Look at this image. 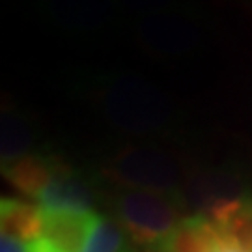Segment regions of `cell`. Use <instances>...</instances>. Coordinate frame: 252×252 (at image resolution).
<instances>
[{"label": "cell", "mask_w": 252, "mask_h": 252, "mask_svg": "<svg viewBox=\"0 0 252 252\" xmlns=\"http://www.w3.org/2000/svg\"><path fill=\"white\" fill-rule=\"evenodd\" d=\"M118 224L144 252H157L185 217L181 198L164 189L120 190L112 206Z\"/></svg>", "instance_id": "obj_1"}, {"label": "cell", "mask_w": 252, "mask_h": 252, "mask_svg": "<svg viewBox=\"0 0 252 252\" xmlns=\"http://www.w3.org/2000/svg\"><path fill=\"white\" fill-rule=\"evenodd\" d=\"M135 36L136 41L152 53L159 56H176L187 53L198 43L200 28L192 19L178 9H161L138 19Z\"/></svg>", "instance_id": "obj_2"}, {"label": "cell", "mask_w": 252, "mask_h": 252, "mask_svg": "<svg viewBox=\"0 0 252 252\" xmlns=\"http://www.w3.org/2000/svg\"><path fill=\"white\" fill-rule=\"evenodd\" d=\"M43 228L36 239L39 252H82L99 213L94 209H41Z\"/></svg>", "instance_id": "obj_3"}, {"label": "cell", "mask_w": 252, "mask_h": 252, "mask_svg": "<svg viewBox=\"0 0 252 252\" xmlns=\"http://www.w3.org/2000/svg\"><path fill=\"white\" fill-rule=\"evenodd\" d=\"M63 166L53 159H45L39 155H21L11 161H4V176L6 180L23 194L37 200L43 190L53 183Z\"/></svg>", "instance_id": "obj_4"}, {"label": "cell", "mask_w": 252, "mask_h": 252, "mask_svg": "<svg viewBox=\"0 0 252 252\" xmlns=\"http://www.w3.org/2000/svg\"><path fill=\"white\" fill-rule=\"evenodd\" d=\"M209 219L226 243L239 252H252V198L217 202Z\"/></svg>", "instance_id": "obj_5"}, {"label": "cell", "mask_w": 252, "mask_h": 252, "mask_svg": "<svg viewBox=\"0 0 252 252\" xmlns=\"http://www.w3.org/2000/svg\"><path fill=\"white\" fill-rule=\"evenodd\" d=\"M224 239L209 217H185L157 252H220Z\"/></svg>", "instance_id": "obj_6"}, {"label": "cell", "mask_w": 252, "mask_h": 252, "mask_svg": "<svg viewBox=\"0 0 252 252\" xmlns=\"http://www.w3.org/2000/svg\"><path fill=\"white\" fill-rule=\"evenodd\" d=\"M49 13L65 28L97 30L112 19L114 0H49Z\"/></svg>", "instance_id": "obj_7"}, {"label": "cell", "mask_w": 252, "mask_h": 252, "mask_svg": "<svg viewBox=\"0 0 252 252\" xmlns=\"http://www.w3.org/2000/svg\"><path fill=\"white\" fill-rule=\"evenodd\" d=\"M2 234L23 241H36L43 228V211L34 202L4 196L0 207Z\"/></svg>", "instance_id": "obj_8"}, {"label": "cell", "mask_w": 252, "mask_h": 252, "mask_svg": "<svg viewBox=\"0 0 252 252\" xmlns=\"http://www.w3.org/2000/svg\"><path fill=\"white\" fill-rule=\"evenodd\" d=\"M140 249L118 224L116 219L99 215L82 252H138Z\"/></svg>", "instance_id": "obj_9"}, {"label": "cell", "mask_w": 252, "mask_h": 252, "mask_svg": "<svg viewBox=\"0 0 252 252\" xmlns=\"http://www.w3.org/2000/svg\"><path fill=\"white\" fill-rule=\"evenodd\" d=\"M0 252H39L36 241H23L17 237L2 234L0 237Z\"/></svg>", "instance_id": "obj_10"}, {"label": "cell", "mask_w": 252, "mask_h": 252, "mask_svg": "<svg viewBox=\"0 0 252 252\" xmlns=\"http://www.w3.org/2000/svg\"><path fill=\"white\" fill-rule=\"evenodd\" d=\"M220 252H239L235 247H232V245H228V243H224V247H222V251Z\"/></svg>", "instance_id": "obj_11"}]
</instances>
